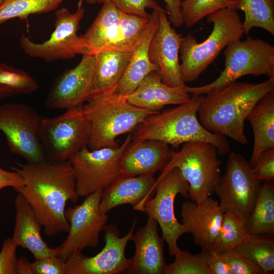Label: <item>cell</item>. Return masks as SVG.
Returning <instances> with one entry per match:
<instances>
[{
	"instance_id": "obj_1",
	"label": "cell",
	"mask_w": 274,
	"mask_h": 274,
	"mask_svg": "<svg viewBox=\"0 0 274 274\" xmlns=\"http://www.w3.org/2000/svg\"><path fill=\"white\" fill-rule=\"evenodd\" d=\"M11 169L18 173L23 183V186L14 190L32 207L44 234L53 237L68 232L66 204L68 201L75 203L79 198L74 171L69 160L17 162Z\"/></svg>"
},
{
	"instance_id": "obj_2",
	"label": "cell",
	"mask_w": 274,
	"mask_h": 274,
	"mask_svg": "<svg viewBox=\"0 0 274 274\" xmlns=\"http://www.w3.org/2000/svg\"><path fill=\"white\" fill-rule=\"evenodd\" d=\"M271 91H274V77L257 84L235 81L212 90L200 104L199 120L208 130L246 145L247 116L259 100Z\"/></svg>"
},
{
	"instance_id": "obj_3",
	"label": "cell",
	"mask_w": 274,
	"mask_h": 274,
	"mask_svg": "<svg viewBox=\"0 0 274 274\" xmlns=\"http://www.w3.org/2000/svg\"><path fill=\"white\" fill-rule=\"evenodd\" d=\"M204 96L192 94L187 101L148 116L131 133L132 140H156L176 148L189 142H208L217 147L219 155L228 154L226 138L206 129L197 117Z\"/></svg>"
},
{
	"instance_id": "obj_4",
	"label": "cell",
	"mask_w": 274,
	"mask_h": 274,
	"mask_svg": "<svg viewBox=\"0 0 274 274\" xmlns=\"http://www.w3.org/2000/svg\"><path fill=\"white\" fill-rule=\"evenodd\" d=\"M82 108L90 124L91 150L118 146V136L131 133L146 118L157 113L132 105L114 90L91 96Z\"/></svg>"
},
{
	"instance_id": "obj_5",
	"label": "cell",
	"mask_w": 274,
	"mask_h": 274,
	"mask_svg": "<svg viewBox=\"0 0 274 274\" xmlns=\"http://www.w3.org/2000/svg\"><path fill=\"white\" fill-rule=\"evenodd\" d=\"M237 10L226 8L207 16V22L213 24V28L202 42L198 43L191 34L182 37L180 71L185 83L196 80L230 42L243 37V22Z\"/></svg>"
},
{
	"instance_id": "obj_6",
	"label": "cell",
	"mask_w": 274,
	"mask_h": 274,
	"mask_svg": "<svg viewBox=\"0 0 274 274\" xmlns=\"http://www.w3.org/2000/svg\"><path fill=\"white\" fill-rule=\"evenodd\" d=\"M224 55L225 68L219 77L203 86H186L185 88L188 93L204 95L249 75L274 77V47L266 41L248 36L243 41L237 40L230 42Z\"/></svg>"
},
{
	"instance_id": "obj_7",
	"label": "cell",
	"mask_w": 274,
	"mask_h": 274,
	"mask_svg": "<svg viewBox=\"0 0 274 274\" xmlns=\"http://www.w3.org/2000/svg\"><path fill=\"white\" fill-rule=\"evenodd\" d=\"M218 154L217 147L212 143H187L179 151L173 152L162 170L178 168L188 183L191 200L198 203L215 193L222 164Z\"/></svg>"
},
{
	"instance_id": "obj_8",
	"label": "cell",
	"mask_w": 274,
	"mask_h": 274,
	"mask_svg": "<svg viewBox=\"0 0 274 274\" xmlns=\"http://www.w3.org/2000/svg\"><path fill=\"white\" fill-rule=\"evenodd\" d=\"M131 141L129 133L120 146L94 150L87 146L68 159L74 171L79 197L104 190L122 175L120 160Z\"/></svg>"
},
{
	"instance_id": "obj_9",
	"label": "cell",
	"mask_w": 274,
	"mask_h": 274,
	"mask_svg": "<svg viewBox=\"0 0 274 274\" xmlns=\"http://www.w3.org/2000/svg\"><path fill=\"white\" fill-rule=\"evenodd\" d=\"M188 192V183L178 168L162 170L156 179L155 194L143 208L142 212L154 219L160 226L162 238L168 245L170 256H175L180 251L178 240L187 232L176 217L175 199L178 194L189 198Z\"/></svg>"
},
{
	"instance_id": "obj_10",
	"label": "cell",
	"mask_w": 274,
	"mask_h": 274,
	"mask_svg": "<svg viewBox=\"0 0 274 274\" xmlns=\"http://www.w3.org/2000/svg\"><path fill=\"white\" fill-rule=\"evenodd\" d=\"M42 117L30 106L18 102L0 105V130L10 151L27 162L45 161L40 139Z\"/></svg>"
},
{
	"instance_id": "obj_11",
	"label": "cell",
	"mask_w": 274,
	"mask_h": 274,
	"mask_svg": "<svg viewBox=\"0 0 274 274\" xmlns=\"http://www.w3.org/2000/svg\"><path fill=\"white\" fill-rule=\"evenodd\" d=\"M90 130V122L81 105L54 117H42L40 139L50 158L68 160L88 146Z\"/></svg>"
},
{
	"instance_id": "obj_12",
	"label": "cell",
	"mask_w": 274,
	"mask_h": 274,
	"mask_svg": "<svg viewBox=\"0 0 274 274\" xmlns=\"http://www.w3.org/2000/svg\"><path fill=\"white\" fill-rule=\"evenodd\" d=\"M84 13L82 6H78L74 13L65 8L58 9L55 12V28L48 40L35 43L22 34L20 44L23 52L30 57L47 62L70 59L78 54H83L82 41L77 32Z\"/></svg>"
},
{
	"instance_id": "obj_13",
	"label": "cell",
	"mask_w": 274,
	"mask_h": 274,
	"mask_svg": "<svg viewBox=\"0 0 274 274\" xmlns=\"http://www.w3.org/2000/svg\"><path fill=\"white\" fill-rule=\"evenodd\" d=\"M102 190L90 194L81 204L65 210L70 229L66 239L56 247L57 256L60 258L65 261L84 249L98 246L99 233L104 231L108 220L107 214L100 210Z\"/></svg>"
},
{
	"instance_id": "obj_14",
	"label": "cell",
	"mask_w": 274,
	"mask_h": 274,
	"mask_svg": "<svg viewBox=\"0 0 274 274\" xmlns=\"http://www.w3.org/2000/svg\"><path fill=\"white\" fill-rule=\"evenodd\" d=\"M225 171L216 186L215 193L219 205L225 212L230 211L248 220L260 188V182L255 179L246 159L239 154H228Z\"/></svg>"
},
{
	"instance_id": "obj_15",
	"label": "cell",
	"mask_w": 274,
	"mask_h": 274,
	"mask_svg": "<svg viewBox=\"0 0 274 274\" xmlns=\"http://www.w3.org/2000/svg\"><path fill=\"white\" fill-rule=\"evenodd\" d=\"M138 218L133 221L127 234L120 236L118 228L114 224L106 226L105 245L94 256L88 257L81 252L75 254L65 260V274H117L125 272L131 262L125 256V249L131 240Z\"/></svg>"
},
{
	"instance_id": "obj_16",
	"label": "cell",
	"mask_w": 274,
	"mask_h": 274,
	"mask_svg": "<svg viewBox=\"0 0 274 274\" xmlns=\"http://www.w3.org/2000/svg\"><path fill=\"white\" fill-rule=\"evenodd\" d=\"M95 70L94 55L84 54L79 63L54 80L45 104L51 110L68 109L83 105L89 97Z\"/></svg>"
},
{
	"instance_id": "obj_17",
	"label": "cell",
	"mask_w": 274,
	"mask_h": 274,
	"mask_svg": "<svg viewBox=\"0 0 274 274\" xmlns=\"http://www.w3.org/2000/svg\"><path fill=\"white\" fill-rule=\"evenodd\" d=\"M159 16V26L149 46L150 61L158 67L163 83L172 87L185 88L179 56L182 35L172 27L165 11H160Z\"/></svg>"
},
{
	"instance_id": "obj_18",
	"label": "cell",
	"mask_w": 274,
	"mask_h": 274,
	"mask_svg": "<svg viewBox=\"0 0 274 274\" xmlns=\"http://www.w3.org/2000/svg\"><path fill=\"white\" fill-rule=\"evenodd\" d=\"M224 212L217 200L210 196L200 202L186 200L182 204V223L201 249L212 248Z\"/></svg>"
},
{
	"instance_id": "obj_19",
	"label": "cell",
	"mask_w": 274,
	"mask_h": 274,
	"mask_svg": "<svg viewBox=\"0 0 274 274\" xmlns=\"http://www.w3.org/2000/svg\"><path fill=\"white\" fill-rule=\"evenodd\" d=\"M102 4L92 24L80 36L84 54L94 55L107 48L134 50L128 48L124 40L121 22L122 12L110 1Z\"/></svg>"
},
{
	"instance_id": "obj_20",
	"label": "cell",
	"mask_w": 274,
	"mask_h": 274,
	"mask_svg": "<svg viewBox=\"0 0 274 274\" xmlns=\"http://www.w3.org/2000/svg\"><path fill=\"white\" fill-rule=\"evenodd\" d=\"M156 179L154 175H121L102 190L100 210L107 214L122 204H130L134 210L142 212L144 204L156 192Z\"/></svg>"
},
{
	"instance_id": "obj_21",
	"label": "cell",
	"mask_w": 274,
	"mask_h": 274,
	"mask_svg": "<svg viewBox=\"0 0 274 274\" xmlns=\"http://www.w3.org/2000/svg\"><path fill=\"white\" fill-rule=\"evenodd\" d=\"M168 144L156 140H132L120 160L124 176L154 175L161 171L173 152Z\"/></svg>"
},
{
	"instance_id": "obj_22",
	"label": "cell",
	"mask_w": 274,
	"mask_h": 274,
	"mask_svg": "<svg viewBox=\"0 0 274 274\" xmlns=\"http://www.w3.org/2000/svg\"><path fill=\"white\" fill-rule=\"evenodd\" d=\"M157 222L148 216L146 224L133 233L131 240L135 253L125 272L133 274H163L166 263L163 239L158 231Z\"/></svg>"
},
{
	"instance_id": "obj_23",
	"label": "cell",
	"mask_w": 274,
	"mask_h": 274,
	"mask_svg": "<svg viewBox=\"0 0 274 274\" xmlns=\"http://www.w3.org/2000/svg\"><path fill=\"white\" fill-rule=\"evenodd\" d=\"M159 11L153 10L143 30L133 51L128 67L114 92L127 97L139 85L144 78L153 71L158 72V67L150 60L149 48L152 37L160 24Z\"/></svg>"
},
{
	"instance_id": "obj_24",
	"label": "cell",
	"mask_w": 274,
	"mask_h": 274,
	"mask_svg": "<svg viewBox=\"0 0 274 274\" xmlns=\"http://www.w3.org/2000/svg\"><path fill=\"white\" fill-rule=\"evenodd\" d=\"M15 221L12 239L16 245L27 249L35 259L57 256L56 248H51L44 241L42 226L29 203L18 193L14 201Z\"/></svg>"
},
{
	"instance_id": "obj_25",
	"label": "cell",
	"mask_w": 274,
	"mask_h": 274,
	"mask_svg": "<svg viewBox=\"0 0 274 274\" xmlns=\"http://www.w3.org/2000/svg\"><path fill=\"white\" fill-rule=\"evenodd\" d=\"M191 95L185 88L170 87L162 82L157 71L148 74L137 88L127 97L132 105L158 112L165 106L188 101Z\"/></svg>"
},
{
	"instance_id": "obj_26",
	"label": "cell",
	"mask_w": 274,
	"mask_h": 274,
	"mask_svg": "<svg viewBox=\"0 0 274 274\" xmlns=\"http://www.w3.org/2000/svg\"><path fill=\"white\" fill-rule=\"evenodd\" d=\"M134 50L107 48L94 55L95 70L89 97L114 90L128 67Z\"/></svg>"
},
{
	"instance_id": "obj_27",
	"label": "cell",
	"mask_w": 274,
	"mask_h": 274,
	"mask_svg": "<svg viewBox=\"0 0 274 274\" xmlns=\"http://www.w3.org/2000/svg\"><path fill=\"white\" fill-rule=\"evenodd\" d=\"M254 133V147L249 161L252 167L264 150L274 147V91L263 96L247 116Z\"/></svg>"
},
{
	"instance_id": "obj_28",
	"label": "cell",
	"mask_w": 274,
	"mask_h": 274,
	"mask_svg": "<svg viewBox=\"0 0 274 274\" xmlns=\"http://www.w3.org/2000/svg\"><path fill=\"white\" fill-rule=\"evenodd\" d=\"M247 229L251 234L274 233V186L273 181L261 184L252 212L248 220Z\"/></svg>"
},
{
	"instance_id": "obj_29",
	"label": "cell",
	"mask_w": 274,
	"mask_h": 274,
	"mask_svg": "<svg viewBox=\"0 0 274 274\" xmlns=\"http://www.w3.org/2000/svg\"><path fill=\"white\" fill-rule=\"evenodd\" d=\"M237 9L244 12V35L254 27L261 28L274 35V0H238Z\"/></svg>"
},
{
	"instance_id": "obj_30",
	"label": "cell",
	"mask_w": 274,
	"mask_h": 274,
	"mask_svg": "<svg viewBox=\"0 0 274 274\" xmlns=\"http://www.w3.org/2000/svg\"><path fill=\"white\" fill-rule=\"evenodd\" d=\"M248 220L230 211L224 213L219 232L212 249L219 252L235 249L250 235L247 229Z\"/></svg>"
},
{
	"instance_id": "obj_31",
	"label": "cell",
	"mask_w": 274,
	"mask_h": 274,
	"mask_svg": "<svg viewBox=\"0 0 274 274\" xmlns=\"http://www.w3.org/2000/svg\"><path fill=\"white\" fill-rule=\"evenodd\" d=\"M39 89L37 81L26 72L0 62V99L30 94Z\"/></svg>"
},
{
	"instance_id": "obj_32",
	"label": "cell",
	"mask_w": 274,
	"mask_h": 274,
	"mask_svg": "<svg viewBox=\"0 0 274 274\" xmlns=\"http://www.w3.org/2000/svg\"><path fill=\"white\" fill-rule=\"evenodd\" d=\"M65 0H5L0 6V26L16 18L27 20L31 15L49 13L56 10Z\"/></svg>"
},
{
	"instance_id": "obj_33",
	"label": "cell",
	"mask_w": 274,
	"mask_h": 274,
	"mask_svg": "<svg viewBox=\"0 0 274 274\" xmlns=\"http://www.w3.org/2000/svg\"><path fill=\"white\" fill-rule=\"evenodd\" d=\"M235 249L244 257L254 262L265 274L274 269V240L263 235L250 234Z\"/></svg>"
},
{
	"instance_id": "obj_34",
	"label": "cell",
	"mask_w": 274,
	"mask_h": 274,
	"mask_svg": "<svg viewBox=\"0 0 274 274\" xmlns=\"http://www.w3.org/2000/svg\"><path fill=\"white\" fill-rule=\"evenodd\" d=\"M238 5V0H183L184 23L191 27L210 14L226 8L237 9Z\"/></svg>"
},
{
	"instance_id": "obj_35",
	"label": "cell",
	"mask_w": 274,
	"mask_h": 274,
	"mask_svg": "<svg viewBox=\"0 0 274 274\" xmlns=\"http://www.w3.org/2000/svg\"><path fill=\"white\" fill-rule=\"evenodd\" d=\"M175 257L174 262L166 264L163 274H212L203 249L195 255L180 249Z\"/></svg>"
},
{
	"instance_id": "obj_36",
	"label": "cell",
	"mask_w": 274,
	"mask_h": 274,
	"mask_svg": "<svg viewBox=\"0 0 274 274\" xmlns=\"http://www.w3.org/2000/svg\"><path fill=\"white\" fill-rule=\"evenodd\" d=\"M65 261L57 256L35 259L30 262L21 256L17 260V274H65Z\"/></svg>"
},
{
	"instance_id": "obj_37",
	"label": "cell",
	"mask_w": 274,
	"mask_h": 274,
	"mask_svg": "<svg viewBox=\"0 0 274 274\" xmlns=\"http://www.w3.org/2000/svg\"><path fill=\"white\" fill-rule=\"evenodd\" d=\"M219 252L228 264L229 274H265L259 265L243 256L235 249Z\"/></svg>"
},
{
	"instance_id": "obj_38",
	"label": "cell",
	"mask_w": 274,
	"mask_h": 274,
	"mask_svg": "<svg viewBox=\"0 0 274 274\" xmlns=\"http://www.w3.org/2000/svg\"><path fill=\"white\" fill-rule=\"evenodd\" d=\"M106 1L111 2L123 13L135 15L147 19L151 14L147 12V9L165 11L154 0H97V3L102 4Z\"/></svg>"
},
{
	"instance_id": "obj_39",
	"label": "cell",
	"mask_w": 274,
	"mask_h": 274,
	"mask_svg": "<svg viewBox=\"0 0 274 274\" xmlns=\"http://www.w3.org/2000/svg\"><path fill=\"white\" fill-rule=\"evenodd\" d=\"M253 177L259 182L274 180V147L264 150L251 168Z\"/></svg>"
},
{
	"instance_id": "obj_40",
	"label": "cell",
	"mask_w": 274,
	"mask_h": 274,
	"mask_svg": "<svg viewBox=\"0 0 274 274\" xmlns=\"http://www.w3.org/2000/svg\"><path fill=\"white\" fill-rule=\"evenodd\" d=\"M17 247L12 238L4 240L0 251V274H17Z\"/></svg>"
},
{
	"instance_id": "obj_41",
	"label": "cell",
	"mask_w": 274,
	"mask_h": 274,
	"mask_svg": "<svg viewBox=\"0 0 274 274\" xmlns=\"http://www.w3.org/2000/svg\"><path fill=\"white\" fill-rule=\"evenodd\" d=\"M206 253V260L212 274H229L228 264L220 252L212 248L203 249Z\"/></svg>"
},
{
	"instance_id": "obj_42",
	"label": "cell",
	"mask_w": 274,
	"mask_h": 274,
	"mask_svg": "<svg viewBox=\"0 0 274 274\" xmlns=\"http://www.w3.org/2000/svg\"><path fill=\"white\" fill-rule=\"evenodd\" d=\"M165 3L168 20L174 27H181L184 23L181 9V0H163Z\"/></svg>"
},
{
	"instance_id": "obj_43",
	"label": "cell",
	"mask_w": 274,
	"mask_h": 274,
	"mask_svg": "<svg viewBox=\"0 0 274 274\" xmlns=\"http://www.w3.org/2000/svg\"><path fill=\"white\" fill-rule=\"evenodd\" d=\"M23 185L22 179L17 172L14 170H7L0 167V190L6 187L15 189Z\"/></svg>"
},
{
	"instance_id": "obj_44",
	"label": "cell",
	"mask_w": 274,
	"mask_h": 274,
	"mask_svg": "<svg viewBox=\"0 0 274 274\" xmlns=\"http://www.w3.org/2000/svg\"><path fill=\"white\" fill-rule=\"evenodd\" d=\"M83 1L84 0H79L78 4V7L82 6ZM86 2L89 4H95L97 3V0H86Z\"/></svg>"
},
{
	"instance_id": "obj_45",
	"label": "cell",
	"mask_w": 274,
	"mask_h": 274,
	"mask_svg": "<svg viewBox=\"0 0 274 274\" xmlns=\"http://www.w3.org/2000/svg\"><path fill=\"white\" fill-rule=\"evenodd\" d=\"M5 0H0V6L3 3Z\"/></svg>"
}]
</instances>
